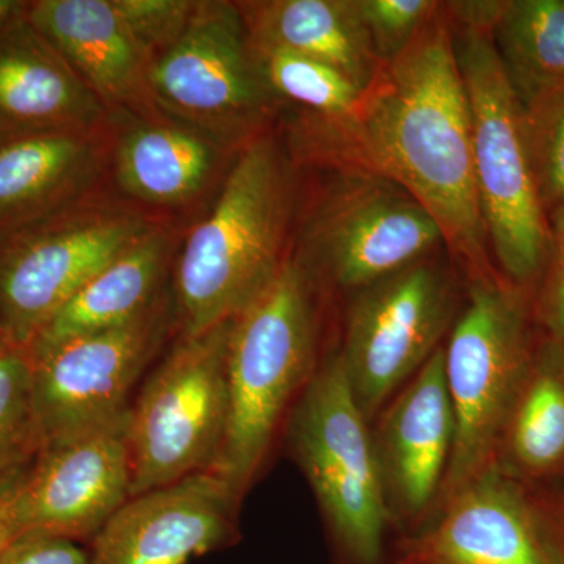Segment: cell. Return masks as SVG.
I'll use <instances>...</instances> for the list:
<instances>
[{
  "label": "cell",
  "instance_id": "cell-25",
  "mask_svg": "<svg viewBox=\"0 0 564 564\" xmlns=\"http://www.w3.org/2000/svg\"><path fill=\"white\" fill-rule=\"evenodd\" d=\"M252 46L274 98L296 104L307 117L336 120L361 101V88L332 66L281 47Z\"/></svg>",
  "mask_w": 564,
  "mask_h": 564
},
{
  "label": "cell",
  "instance_id": "cell-22",
  "mask_svg": "<svg viewBox=\"0 0 564 564\" xmlns=\"http://www.w3.org/2000/svg\"><path fill=\"white\" fill-rule=\"evenodd\" d=\"M251 41L332 66L366 91L383 65L375 57L358 0L240 2Z\"/></svg>",
  "mask_w": 564,
  "mask_h": 564
},
{
  "label": "cell",
  "instance_id": "cell-29",
  "mask_svg": "<svg viewBox=\"0 0 564 564\" xmlns=\"http://www.w3.org/2000/svg\"><path fill=\"white\" fill-rule=\"evenodd\" d=\"M143 51L155 57L172 47L187 29L198 2L192 0H113Z\"/></svg>",
  "mask_w": 564,
  "mask_h": 564
},
{
  "label": "cell",
  "instance_id": "cell-27",
  "mask_svg": "<svg viewBox=\"0 0 564 564\" xmlns=\"http://www.w3.org/2000/svg\"><path fill=\"white\" fill-rule=\"evenodd\" d=\"M375 57L389 65L400 57L441 9L436 0H358Z\"/></svg>",
  "mask_w": 564,
  "mask_h": 564
},
{
  "label": "cell",
  "instance_id": "cell-2",
  "mask_svg": "<svg viewBox=\"0 0 564 564\" xmlns=\"http://www.w3.org/2000/svg\"><path fill=\"white\" fill-rule=\"evenodd\" d=\"M295 181L276 140L254 137L237 151L210 214L188 234L174 270L182 336L242 313L288 259Z\"/></svg>",
  "mask_w": 564,
  "mask_h": 564
},
{
  "label": "cell",
  "instance_id": "cell-8",
  "mask_svg": "<svg viewBox=\"0 0 564 564\" xmlns=\"http://www.w3.org/2000/svg\"><path fill=\"white\" fill-rule=\"evenodd\" d=\"M152 101L229 150L250 143L276 106L239 3L198 2L181 39L154 58Z\"/></svg>",
  "mask_w": 564,
  "mask_h": 564
},
{
  "label": "cell",
  "instance_id": "cell-4",
  "mask_svg": "<svg viewBox=\"0 0 564 564\" xmlns=\"http://www.w3.org/2000/svg\"><path fill=\"white\" fill-rule=\"evenodd\" d=\"M452 33L469 107L475 187L492 261L505 280L534 295L547 258L549 221L534 174L525 111L505 79L491 35L454 24Z\"/></svg>",
  "mask_w": 564,
  "mask_h": 564
},
{
  "label": "cell",
  "instance_id": "cell-18",
  "mask_svg": "<svg viewBox=\"0 0 564 564\" xmlns=\"http://www.w3.org/2000/svg\"><path fill=\"white\" fill-rule=\"evenodd\" d=\"M111 113L31 24L0 36V144L107 128Z\"/></svg>",
  "mask_w": 564,
  "mask_h": 564
},
{
  "label": "cell",
  "instance_id": "cell-17",
  "mask_svg": "<svg viewBox=\"0 0 564 564\" xmlns=\"http://www.w3.org/2000/svg\"><path fill=\"white\" fill-rule=\"evenodd\" d=\"M29 24L62 55L107 110L135 120H162L152 101V61L113 0H43Z\"/></svg>",
  "mask_w": 564,
  "mask_h": 564
},
{
  "label": "cell",
  "instance_id": "cell-34",
  "mask_svg": "<svg viewBox=\"0 0 564 564\" xmlns=\"http://www.w3.org/2000/svg\"><path fill=\"white\" fill-rule=\"evenodd\" d=\"M28 466L14 470L0 480V552L21 536L17 518V496Z\"/></svg>",
  "mask_w": 564,
  "mask_h": 564
},
{
  "label": "cell",
  "instance_id": "cell-24",
  "mask_svg": "<svg viewBox=\"0 0 564 564\" xmlns=\"http://www.w3.org/2000/svg\"><path fill=\"white\" fill-rule=\"evenodd\" d=\"M494 51L525 113L564 93V0H505Z\"/></svg>",
  "mask_w": 564,
  "mask_h": 564
},
{
  "label": "cell",
  "instance_id": "cell-13",
  "mask_svg": "<svg viewBox=\"0 0 564 564\" xmlns=\"http://www.w3.org/2000/svg\"><path fill=\"white\" fill-rule=\"evenodd\" d=\"M393 564H564L530 486L491 467L397 540Z\"/></svg>",
  "mask_w": 564,
  "mask_h": 564
},
{
  "label": "cell",
  "instance_id": "cell-11",
  "mask_svg": "<svg viewBox=\"0 0 564 564\" xmlns=\"http://www.w3.org/2000/svg\"><path fill=\"white\" fill-rule=\"evenodd\" d=\"M334 172L299 254L317 282L350 295L444 245L430 212L395 182L364 170Z\"/></svg>",
  "mask_w": 564,
  "mask_h": 564
},
{
  "label": "cell",
  "instance_id": "cell-32",
  "mask_svg": "<svg viewBox=\"0 0 564 564\" xmlns=\"http://www.w3.org/2000/svg\"><path fill=\"white\" fill-rule=\"evenodd\" d=\"M448 21L456 28L489 33L502 13L505 0H466L443 3Z\"/></svg>",
  "mask_w": 564,
  "mask_h": 564
},
{
  "label": "cell",
  "instance_id": "cell-23",
  "mask_svg": "<svg viewBox=\"0 0 564 564\" xmlns=\"http://www.w3.org/2000/svg\"><path fill=\"white\" fill-rule=\"evenodd\" d=\"M494 467L527 486L564 477V348L544 334L505 422Z\"/></svg>",
  "mask_w": 564,
  "mask_h": 564
},
{
  "label": "cell",
  "instance_id": "cell-5",
  "mask_svg": "<svg viewBox=\"0 0 564 564\" xmlns=\"http://www.w3.org/2000/svg\"><path fill=\"white\" fill-rule=\"evenodd\" d=\"M541 337L532 293L503 276L466 282V303L444 345L455 445L436 503L494 466Z\"/></svg>",
  "mask_w": 564,
  "mask_h": 564
},
{
  "label": "cell",
  "instance_id": "cell-6",
  "mask_svg": "<svg viewBox=\"0 0 564 564\" xmlns=\"http://www.w3.org/2000/svg\"><path fill=\"white\" fill-rule=\"evenodd\" d=\"M284 430L339 563L384 564L391 521L370 423L352 395L339 350L318 364Z\"/></svg>",
  "mask_w": 564,
  "mask_h": 564
},
{
  "label": "cell",
  "instance_id": "cell-33",
  "mask_svg": "<svg viewBox=\"0 0 564 564\" xmlns=\"http://www.w3.org/2000/svg\"><path fill=\"white\" fill-rule=\"evenodd\" d=\"M530 488L536 496L545 522H547L549 530L554 536L556 547H558L564 562V477L552 481V484L530 486Z\"/></svg>",
  "mask_w": 564,
  "mask_h": 564
},
{
  "label": "cell",
  "instance_id": "cell-12",
  "mask_svg": "<svg viewBox=\"0 0 564 564\" xmlns=\"http://www.w3.org/2000/svg\"><path fill=\"white\" fill-rule=\"evenodd\" d=\"M173 315L163 293L131 322L32 356L41 448L131 410L129 397L165 343Z\"/></svg>",
  "mask_w": 564,
  "mask_h": 564
},
{
  "label": "cell",
  "instance_id": "cell-14",
  "mask_svg": "<svg viewBox=\"0 0 564 564\" xmlns=\"http://www.w3.org/2000/svg\"><path fill=\"white\" fill-rule=\"evenodd\" d=\"M128 413L44 445L29 464L17 496L21 534L90 543L131 499Z\"/></svg>",
  "mask_w": 564,
  "mask_h": 564
},
{
  "label": "cell",
  "instance_id": "cell-10",
  "mask_svg": "<svg viewBox=\"0 0 564 564\" xmlns=\"http://www.w3.org/2000/svg\"><path fill=\"white\" fill-rule=\"evenodd\" d=\"M158 223L91 193L54 212L0 258V325L11 345L31 347L82 285Z\"/></svg>",
  "mask_w": 564,
  "mask_h": 564
},
{
  "label": "cell",
  "instance_id": "cell-19",
  "mask_svg": "<svg viewBox=\"0 0 564 564\" xmlns=\"http://www.w3.org/2000/svg\"><path fill=\"white\" fill-rule=\"evenodd\" d=\"M110 158L107 128L0 144V223L54 214L91 195Z\"/></svg>",
  "mask_w": 564,
  "mask_h": 564
},
{
  "label": "cell",
  "instance_id": "cell-16",
  "mask_svg": "<svg viewBox=\"0 0 564 564\" xmlns=\"http://www.w3.org/2000/svg\"><path fill=\"white\" fill-rule=\"evenodd\" d=\"M240 500L215 470L131 497L91 541L88 564H191L236 541Z\"/></svg>",
  "mask_w": 564,
  "mask_h": 564
},
{
  "label": "cell",
  "instance_id": "cell-9",
  "mask_svg": "<svg viewBox=\"0 0 564 564\" xmlns=\"http://www.w3.org/2000/svg\"><path fill=\"white\" fill-rule=\"evenodd\" d=\"M456 306L454 274L432 256L350 293L339 351L370 425L441 347Z\"/></svg>",
  "mask_w": 564,
  "mask_h": 564
},
{
  "label": "cell",
  "instance_id": "cell-1",
  "mask_svg": "<svg viewBox=\"0 0 564 564\" xmlns=\"http://www.w3.org/2000/svg\"><path fill=\"white\" fill-rule=\"evenodd\" d=\"M295 141L307 161L377 173L413 195L440 226L466 282L500 276L478 204L469 107L443 3L350 115H303Z\"/></svg>",
  "mask_w": 564,
  "mask_h": 564
},
{
  "label": "cell",
  "instance_id": "cell-31",
  "mask_svg": "<svg viewBox=\"0 0 564 564\" xmlns=\"http://www.w3.org/2000/svg\"><path fill=\"white\" fill-rule=\"evenodd\" d=\"M90 551L74 541L25 533L0 552V564H88Z\"/></svg>",
  "mask_w": 564,
  "mask_h": 564
},
{
  "label": "cell",
  "instance_id": "cell-7",
  "mask_svg": "<svg viewBox=\"0 0 564 564\" xmlns=\"http://www.w3.org/2000/svg\"><path fill=\"white\" fill-rule=\"evenodd\" d=\"M234 318L182 336L131 406V497L215 470L228 432L226 361Z\"/></svg>",
  "mask_w": 564,
  "mask_h": 564
},
{
  "label": "cell",
  "instance_id": "cell-26",
  "mask_svg": "<svg viewBox=\"0 0 564 564\" xmlns=\"http://www.w3.org/2000/svg\"><path fill=\"white\" fill-rule=\"evenodd\" d=\"M40 451L32 355L13 345L0 355V480L29 466Z\"/></svg>",
  "mask_w": 564,
  "mask_h": 564
},
{
  "label": "cell",
  "instance_id": "cell-15",
  "mask_svg": "<svg viewBox=\"0 0 564 564\" xmlns=\"http://www.w3.org/2000/svg\"><path fill=\"white\" fill-rule=\"evenodd\" d=\"M370 433L389 521L410 532L433 510L454 452L444 345L389 400Z\"/></svg>",
  "mask_w": 564,
  "mask_h": 564
},
{
  "label": "cell",
  "instance_id": "cell-30",
  "mask_svg": "<svg viewBox=\"0 0 564 564\" xmlns=\"http://www.w3.org/2000/svg\"><path fill=\"white\" fill-rule=\"evenodd\" d=\"M547 221V258L533 295L534 318L541 333L564 348V206Z\"/></svg>",
  "mask_w": 564,
  "mask_h": 564
},
{
  "label": "cell",
  "instance_id": "cell-21",
  "mask_svg": "<svg viewBox=\"0 0 564 564\" xmlns=\"http://www.w3.org/2000/svg\"><path fill=\"white\" fill-rule=\"evenodd\" d=\"M115 141L118 185L148 206H181L202 196L229 148L180 121L135 120Z\"/></svg>",
  "mask_w": 564,
  "mask_h": 564
},
{
  "label": "cell",
  "instance_id": "cell-35",
  "mask_svg": "<svg viewBox=\"0 0 564 564\" xmlns=\"http://www.w3.org/2000/svg\"><path fill=\"white\" fill-rule=\"evenodd\" d=\"M10 347H13V345H11L9 337H7L6 332H3L2 325H0V355Z\"/></svg>",
  "mask_w": 564,
  "mask_h": 564
},
{
  "label": "cell",
  "instance_id": "cell-3",
  "mask_svg": "<svg viewBox=\"0 0 564 564\" xmlns=\"http://www.w3.org/2000/svg\"><path fill=\"white\" fill-rule=\"evenodd\" d=\"M317 284L300 256H288L269 288L234 317L228 432L215 473L240 499L317 370Z\"/></svg>",
  "mask_w": 564,
  "mask_h": 564
},
{
  "label": "cell",
  "instance_id": "cell-28",
  "mask_svg": "<svg viewBox=\"0 0 564 564\" xmlns=\"http://www.w3.org/2000/svg\"><path fill=\"white\" fill-rule=\"evenodd\" d=\"M525 118L538 188L549 217L564 206V93Z\"/></svg>",
  "mask_w": 564,
  "mask_h": 564
},
{
  "label": "cell",
  "instance_id": "cell-20",
  "mask_svg": "<svg viewBox=\"0 0 564 564\" xmlns=\"http://www.w3.org/2000/svg\"><path fill=\"white\" fill-rule=\"evenodd\" d=\"M173 234L162 225L141 236L63 304L33 339L32 356L133 321L163 295Z\"/></svg>",
  "mask_w": 564,
  "mask_h": 564
}]
</instances>
